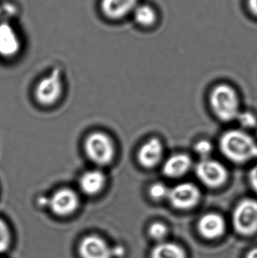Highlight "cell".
Returning <instances> with one entry per match:
<instances>
[{
	"instance_id": "23",
	"label": "cell",
	"mask_w": 257,
	"mask_h": 258,
	"mask_svg": "<svg viewBox=\"0 0 257 258\" xmlns=\"http://www.w3.org/2000/svg\"><path fill=\"white\" fill-rule=\"evenodd\" d=\"M249 180L252 188L257 194V165L250 170L249 174Z\"/></svg>"
},
{
	"instance_id": "10",
	"label": "cell",
	"mask_w": 257,
	"mask_h": 258,
	"mask_svg": "<svg viewBox=\"0 0 257 258\" xmlns=\"http://www.w3.org/2000/svg\"><path fill=\"white\" fill-rule=\"evenodd\" d=\"M48 205L56 215L69 216L78 209L79 199L73 189L61 188L53 194L48 200Z\"/></svg>"
},
{
	"instance_id": "14",
	"label": "cell",
	"mask_w": 257,
	"mask_h": 258,
	"mask_svg": "<svg viewBox=\"0 0 257 258\" xmlns=\"http://www.w3.org/2000/svg\"><path fill=\"white\" fill-rule=\"evenodd\" d=\"M105 174L101 170L92 169L83 173L79 179V187L83 194L95 196L100 194L106 186Z\"/></svg>"
},
{
	"instance_id": "20",
	"label": "cell",
	"mask_w": 257,
	"mask_h": 258,
	"mask_svg": "<svg viewBox=\"0 0 257 258\" xmlns=\"http://www.w3.org/2000/svg\"><path fill=\"white\" fill-rule=\"evenodd\" d=\"M11 234L6 223L0 219V253L5 252L10 245Z\"/></svg>"
},
{
	"instance_id": "4",
	"label": "cell",
	"mask_w": 257,
	"mask_h": 258,
	"mask_svg": "<svg viewBox=\"0 0 257 258\" xmlns=\"http://www.w3.org/2000/svg\"><path fill=\"white\" fill-rule=\"evenodd\" d=\"M232 223L237 233L251 236L257 232V201L246 199L238 203L234 210Z\"/></svg>"
},
{
	"instance_id": "19",
	"label": "cell",
	"mask_w": 257,
	"mask_h": 258,
	"mask_svg": "<svg viewBox=\"0 0 257 258\" xmlns=\"http://www.w3.org/2000/svg\"><path fill=\"white\" fill-rule=\"evenodd\" d=\"M150 237L157 241H162L167 235V227L161 222H155L151 224L149 228Z\"/></svg>"
},
{
	"instance_id": "9",
	"label": "cell",
	"mask_w": 257,
	"mask_h": 258,
	"mask_svg": "<svg viewBox=\"0 0 257 258\" xmlns=\"http://www.w3.org/2000/svg\"><path fill=\"white\" fill-rule=\"evenodd\" d=\"M22 38L15 26L8 21L0 22V56L11 59L22 50Z\"/></svg>"
},
{
	"instance_id": "22",
	"label": "cell",
	"mask_w": 257,
	"mask_h": 258,
	"mask_svg": "<svg viewBox=\"0 0 257 258\" xmlns=\"http://www.w3.org/2000/svg\"><path fill=\"white\" fill-rule=\"evenodd\" d=\"M194 150L199 156L203 158H206L212 152L213 146L210 141H206V140H202V141L196 143Z\"/></svg>"
},
{
	"instance_id": "8",
	"label": "cell",
	"mask_w": 257,
	"mask_h": 258,
	"mask_svg": "<svg viewBox=\"0 0 257 258\" xmlns=\"http://www.w3.org/2000/svg\"><path fill=\"white\" fill-rule=\"evenodd\" d=\"M167 199L175 209L189 210L197 206L201 199V192L193 183H180L169 189Z\"/></svg>"
},
{
	"instance_id": "16",
	"label": "cell",
	"mask_w": 257,
	"mask_h": 258,
	"mask_svg": "<svg viewBox=\"0 0 257 258\" xmlns=\"http://www.w3.org/2000/svg\"><path fill=\"white\" fill-rule=\"evenodd\" d=\"M158 17V12L152 5L140 3L136 8L131 18L138 27L151 28L156 24Z\"/></svg>"
},
{
	"instance_id": "5",
	"label": "cell",
	"mask_w": 257,
	"mask_h": 258,
	"mask_svg": "<svg viewBox=\"0 0 257 258\" xmlns=\"http://www.w3.org/2000/svg\"><path fill=\"white\" fill-rule=\"evenodd\" d=\"M63 93V83L59 68L40 80L35 90L36 101L41 105L49 107L55 104Z\"/></svg>"
},
{
	"instance_id": "11",
	"label": "cell",
	"mask_w": 257,
	"mask_h": 258,
	"mask_svg": "<svg viewBox=\"0 0 257 258\" xmlns=\"http://www.w3.org/2000/svg\"><path fill=\"white\" fill-rule=\"evenodd\" d=\"M78 251L81 258H112L114 253L105 240L97 236L84 237Z\"/></svg>"
},
{
	"instance_id": "18",
	"label": "cell",
	"mask_w": 257,
	"mask_h": 258,
	"mask_svg": "<svg viewBox=\"0 0 257 258\" xmlns=\"http://www.w3.org/2000/svg\"><path fill=\"white\" fill-rule=\"evenodd\" d=\"M169 189L162 183H155L149 187V194L155 201H160L167 198Z\"/></svg>"
},
{
	"instance_id": "13",
	"label": "cell",
	"mask_w": 257,
	"mask_h": 258,
	"mask_svg": "<svg viewBox=\"0 0 257 258\" xmlns=\"http://www.w3.org/2000/svg\"><path fill=\"white\" fill-rule=\"evenodd\" d=\"M163 156V147L161 141L152 138L143 144L137 153L139 163L146 168L156 166Z\"/></svg>"
},
{
	"instance_id": "6",
	"label": "cell",
	"mask_w": 257,
	"mask_h": 258,
	"mask_svg": "<svg viewBox=\"0 0 257 258\" xmlns=\"http://www.w3.org/2000/svg\"><path fill=\"white\" fill-rule=\"evenodd\" d=\"M140 0H99L101 16L110 22H120L131 18Z\"/></svg>"
},
{
	"instance_id": "17",
	"label": "cell",
	"mask_w": 257,
	"mask_h": 258,
	"mask_svg": "<svg viewBox=\"0 0 257 258\" xmlns=\"http://www.w3.org/2000/svg\"><path fill=\"white\" fill-rule=\"evenodd\" d=\"M151 258H187L182 247L173 242H161L151 251Z\"/></svg>"
},
{
	"instance_id": "2",
	"label": "cell",
	"mask_w": 257,
	"mask_h": 258,
	"mask_svg": "<svg viewBox=\"0 0 257 258\" xmlns=\"http://www.w3.org/2000/svg\"><path fill=\"white\" fill-rule=\"evenodd\" d=\"M210 104L214 114L223 122L236 119L239 111V99L236 92L227 85H219L213 89Z\"/></svg>"
},
{
	"instance_id": "12",
	"label": "cell",
	"mask_w": 257,
	"mask_h": 258,
	"mask_svg": "<svg viewBox=\"0 0 257 258\" xmlns=\"http://www.w3.org/2000/svg\"><path fill=\"white\" fill-rule=\"evenodd\" d=\"M198 230L202 237L216 239L221 237L226 230V222L221 215L208 213L202 216L198 223Z\"/></svg>"
},
{
	"instance_id": "21",
	"label": "cell",
	"mask_w": 257,
	"mask_h": 258,
	"mask_svg": "<svg viewBox=\"0 0 257 258\" xmlns=\"http://www.w3.org/2000/svg\"><path fill=\"white\" fill-rule=\"evenodd\" d=\"M241 126L245 128H251L256 126L257 119L256 116L250 112H243L238 113L236 118Z\"/></svg>"
},
{
	"instance_id": "7",
	"label": "cell",
	"mask_w": 257,
	"mask_h": 258,
	"mask_svg": "<svg viewBox=\"0 0 257 258\" xmlns=\"http://www.w3.org/2000/svg\"><path fill=\"white\" fill-rule=\"evenodd\" d=\"M196 173L199 180L211 188H217L226 183L228 171L224 165L212 159H203L196 168Z\"/></svg>"
},
{
	"instance_id": "15",
	"label": "cell",
	"mask_w": 257,
	"mask_h": 258,
	"mask_svg": "<svg viewBox=\"0 0 257 258\" xmlns=\"http://www.w3.org/2000/svg\"><path fill=\"white\" fill-rule=\"evenodd\" d=\"M191 165L192 159L188 155L184 153L174 155L164 162L163 173L170 178H178L187 174Z\"/></svg>"
},
{
	"instance_id": "1",
	"label": "cell",
	"mask_w": 257,
	"mask_h": 258,
	"mask_svg": "<svg viewBox=\"0 0 257 258\" xmlns=\"http://www.w3.org/2000/svg\"><path fill=\"white\" fill-rule=\"evenodd\" d=\"M220 150L227 159L243 163L257 158V144L251 136L240 130H231L222 136Z\"/></svg>"
},
{
	"instance_id": "25",
	"label": "cell",
	"mask_w": 257,
	"mask_h": 258,
	"mask_svg": "<svg viewBox=\"0 0 257 258\" xmlns=\"http://www.w3.org/2000/svg\"><path fill=\"white\" fill-rule=\"evenodd\" d=\"M245 258H257V247L250 250L246 255Z\"/></svg>"
},
{
	"instance_id": "3",
	"label": "cell",
	"mask_w": 257,
	"mask_h": 258,
	"mask_svg": "<svg viewBox=\"0 0 257 258\" xmlns=\"http://www.w3.org/2000/svg\"><path fill=\"white\" fill-rule=\"evenodd\" d=\"M88 158L99 166H105L113 162L116 148L113 140L102 132H95L88 135L84 143Z\"/></svg>"
},
{
	"instance_id": "24",
	"label": "cell",
	"mask_w": 257,
	"mask_h": 258,
	"mask_svg": "<svg viewBox=\"0 0 257 258\" xmlns=\"http://www.w3.org/2000/svg\"><path fill=\"white\" fill-rule=\"evenodd\" d=\"M247 7L252 15L257 17V0H247Z\"/></svg>"
}]
</instances>
